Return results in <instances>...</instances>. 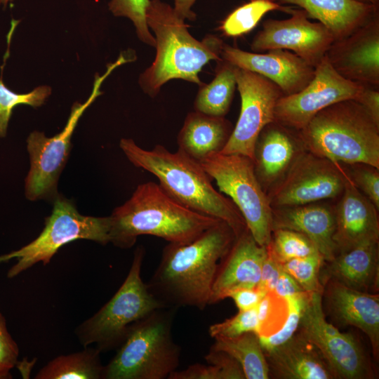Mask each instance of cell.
Instances as JSON below:
<instances>
[{
  "mask_svg": "<svg viewBox=\"0 0 379 379\" xmlns=\"http://www.w3.org/2000/svg\"><path fill=\"white\" fill-rule=\"evenodd\" d=\"M235 239L230 226L220 220L188 243H168L148 288L166 307L204 310L218 264Z\"/></svg>",
  "mask_w": 379,
  "mask_h": 379,
  "instance_id": "obj_1",
  "label": "cell"
},
{
  "mask_svg": "<svg viewBox=\"0 0 379 379\" xmlns=\"http://www.w3.org/2000/svg\"><path fill=\"white\" fill-rule=\"evenodd\" d=\"M119 146L131 163L153 174L164 192L180 204L225 222L236 237L247 229L239 209L215 189L199 161L178 149L171 152L161 145L145 149L131 138H121Z\"/></svg>",
  "mask_w": 379,
  "mask_h": 379,
  "instance_id": "obj_2",
  "label": "cell"
},
{
  "mask_svg": "<svg viewBox=\"0 0 379 379\" xmlns=\"http://www.w3.org/2000/svg\"><path fill=\"white\" fill-rule=\"evenodd\" d=\"M146 20L155 35L156 56L139 77L143 92L154 98L164 84L174 79L203 86L199 73L211 60L222 59L223 41L211 34L197 40L173 8L161 0H149Z\"/></svg>",
  "mask_w": 379,
  "mask_h": 379,
  "instance_id": "obj_3",
  "label": "cell"
},
{
  "mask_svg": "<svg viewBox=\"0 0 379 379\" xmlns=\"http://www.w3.org/2000/svg\"><path fill=\"white\" fill-rule=\"evenodd\" d=\"M110 218V243L121 248L133 246L140 235L186 244L220 220L184 206L152 181L138 185Z\"/></svg>",
  "mask_w": 379,
  "mask_h": 379,
  "instance_id": "obj_4",
  "label": "cell"
},
{
  "mask_svg": "<svg viewBox=\"0 0 379 379\" xmlns=\"http://www.w3.org/2000/svg\"><path fill=\"white\" fill-rule=\"evenodd\" d=\"M296 133L302 147L317 156L379 168V126L354 100L323 109Z\"/></svg>",
  "mask_w": 379,
  "mask_h": 379,
  "instance_id": "obj_5",
  "label": "cell"
},
{
  "mask_svg": "<svg viewBox=\"0 0 379 379\" xmlns=\"http://www.w3.org/2000/svg\"><path fill=\"white\" fill-rule=\"evenodd\" d=\"M176 310L158 309L131 326L102 379H164L177 370L180 347L172 336Z\"/></svg>",
  "mask_w": 379,
  "mask_h": 379,
  "instance_id": "obj_6",
  "label": "cell"
},
{
  "mask_svg": "<svg viewBox=\"0 0 379 379\" xmlns=\"http://www.w3.org/2000/svg\"><path fill=\"white\" fill-rule=\"evenodd\" d=\"M145 254L143 246L136 248L129 272L118 291L96 313L77 327L76 335L84 347L95 344L100 352L118 348L132 324L166 307L141 278Z\"/></svg>",
  "mask_w": 379,
  "mask_h": 379,
  "instance_id": "obj_7",
  "label": "cell"
},
{
  "mask_svg": "<svg viewBox=\"0 0 379 379\" xmlns=\"http://www.w3.org/2000/svg\"><path fill=\"white\" fill-rule=\"evenodd\" d=\"M110 230V216L83 215L70 200L57 195L52 213L46 218L41 234L20 249L0 255V264L17 260L7 272V277L12 279L36 263L46 265L61 247L76 240L106 245L111 241Z\"/></svg>",
  "mask_w": 379,
  "mask_h": 379,
  "instance_id": "obj_8",
  "label": "cell"
},
{
  "mask_svg": "<svg viewBox=\"0 0 379 379\" xmlns=\"http://www.w3.org/2000/svg\"><path fill=\"white\" fill-rule=\"evenodd\" d=\"M219 192L230 197L255 241L267 246L273 230L272 207L258 181L253 161L238 154H212L199 161Z\"/></svg>",
  "mask_w": 379,
  "mask_h": 379,
  "instance_id": "obj_9",
  "label": "cell"
},
{
  "mask_svg": "<svg viewBox=\"0 0 379 379\" xmlns=\"http://www.w3.org/2000/svg\"><path fill=\"white\" fill-rule=\"evenodd\" d=\"M117 60L109 64L105 73L96 74L92 92L83 103L74 102L67 124L62 131L47 138L39 131L32 132L27 140L30 168L25 178V197L30 201L52 199L57 196V184L71 148V139L79 120L86 109L102 94L100 86L107 77L118 66Z\"/></svg>",
  "mask_w": 379,
  "mask_h": 379,
  "instance_id": "obj_10",
  "label": "cell"
},
{
  "mask_svg": "<svg viewBox=\"0 0 379 379\" xmlns=\"http://www.w3.org/2000/svg\"><path fill=\"white\" fill-rule=\"evenodd\" d=\"M297 332L318 350L334 379L374 378L373 366L353 335L326 320L321 292L310 293Z\"/></svg>",
  "mask_w": 379,
  "mask_h": 379,
  "instance_id": "obj_11",
  "label": "cell"
},
{
  "mask_svg": "<svg viewBox=\"0 0 379 379\" xmlns=\"http://www.w3.org/2000/svg\"><path fill=\"white\" fill-rule=\"evenodd\" d=\"M348 178L341 164L304 149L267 194L272 208L308 204L341 195Z\"/></svg>",
  "mask_w": 379,
  "mask_h": 379,
  "instance_id": "obj_12",
  "label": "cell"
},
{
  "mask_svg": "<svg viewBox=\"0 0 379 379\" xmlns=\"http://www.w3.org/2000/svg\"><path fill=\"white\" fill-rule=\"evenodd\" d=\"M363 87L364 84L340 76L325 55L315 67L313 79L303 89L279 98L274 121L298 131L323 109L340 101L355 100Z\"/></svg>",
  "mask_w": 379,
  "mask_h": 379,
  "instance_id": "obj_13",
  "label": "cell"
},
{
  "mask_svg": "<svg viewBox=\"0 0 379 379\" xmlns=\"http://www.w3.org/2000/svg\"><path fill=\"white\" fill-rule=\"evenodd\" d=\"M235 76L241 109L220 153L242 154L253 161L258 138L262 129L274 121L276 104L283 93L275 84L255 72L235 66Z\"/></svg>",
  "mask_w": 379,
  "mask_h": 379,
  "instance_id": "obj_14",
  "label": "cell"
},
{
  "mask_svg": "<svg viewBox=\"0 0 379 379\" xmlns=\"http://www.w3.org/2000/svg\"><path fill=\"white\" fill-rule=\"evenodd\" d=\"M284 20L268 19L255 36L251 48L254 53L274 49L291 51L316 67L335 41L330 30L321 22L309 20L302 9H291Z\"/></svg>",
  "mask_w": 379,
  "mask_h": 379,
  "instance_id": "obj_15",
  "label": "cell"
},
{
  "mask_svg": "<svg viewBox=\"0 0 379 379\" xmlns=\"http://www.w3.org/2000/svg\"><path fill=\"white\" fill-rule=\"evenodd\" d=\"M326 56L343 77L379 88V13L347 36L335 40Z\"/></svg>",
  "mask_w": 379,
  "mask_h": 379,
  "instance_id": "obj_16",
  "label": "cell"
},
{
  "mask_svg": "<svg viewBox=\"0 0 379 379\" xmlns=\"http://www.w3.org/2000/svg\"><path fill=\"white\" fill-rule=\"evenodd\" d=\"M222 59L258 74L275 84L284 95L296 93L313 79L315 67L291 51L274 49L264 53L248 52L224 44Z\"/></svg>",
  "mask_w": 379,
  "mask_h": 379,
  "instance_id": "obj_17",
  "label": "cell"
},
{
  "mask_svg": "<svg viewBox=\"0 0 379 379\" xmlns=\"http://www.w3.org/2000/svg\"><path fill=\"white\" fill-rule=\"evenodd\" d=\"M267 254V247L259 245L248 228L236 237L218 264L209 305L229 298L237 289L257 287Z\"/></svg>",
  "mask_w": 379,
  "mask_h": 379,
  "instance_id": "obj_18",
  "label": "cell"
},
{
  "mask_svg": "<svg viewBox=\"0 0 379 379\" xmlns=\"http://www.w3.org/2000/svg\"><path fill=\"white\" fill-rule=\"evenodd\" d=\"M333 239L339 253L379 241L378 209L355 186L350 174L335 208Z\"/></svg>",
  "mask_w": 379,
  "mask_h": 379,
  "instance_id": "obj_19",
  "label": "cell"
},
{
  "mask_svg": "<svg viewBox=\"0 0 379 379\" xmlns=\"http://www.w3.org/2000/svg\"><path fill=\"white\" fill-rule=\"evenodd\" d=\"M322 297L328 312L343 326H354L368 336L375 360L379 357V295L359 291L329 279Z\"/></svg>",
  "mask_w": 379,
  "mask_h": 379,
  "instance_id": "obj_20",
  "label": "cell"
},
{
  "mask_svg": "<svg viewBox=\"0 0 379 379\" xmlns=\"http://www.w3.org/2000/svg\"><path fill=\"white\" fill-rule=\"evenodd\" d=\"M296 131L276 121L260 132L254 151V169L266 192L278 182L302 150Z\"/></svg>",
  "mask_w": 379,
  "mask_h": 379,
  "instance_id": "obj_21",
  "label": "cell"
},
{
  "mask_svg": "<svg viewBox=\"0 0 379 379\" xmlns=\"http://www.w3.org/2000/svg\"><path fill=\"white\" fill-rule=\"evenodd\" d=\"M335 223V208L324 204L311 203L272 208L273 230L287 229L305 234L325 262L332 260L338 254L333 239Z\"/></svg>",
  "mask_w": 379,
  "mask_h": 379,
  "instance_id": "obj_22",
  "label": "cell"
},
{
  "mask_svg": "<svg viewBox=\"0 0 379 379\" xmlns=\"http://www.w3.org/2000/svg\"><path fill=\"white\" fill-rule=\"evenodd\" d=\"M264 354L269 378L334 379L318 350L298 332Z\"/></svg>",
  "mask_w": 379,
  "mask_h": 379,
  "instance_id": "obj_23",
  "label": "cell"
},
{
  "mask_svg": "<svg viewBox=\"0 0 379 379\" xmlns=\"http://www.w3.org/2000/svg\"><path fill=\"white\" fill-rule=\"evenodd\" d=\"M329 279L357 291L377 293L379 284L378 242L339 253L324 262L320 271L322 285Z\"/></svg>",
  "mask_w": 379,
  "mask_h": 379,
  "instance_id": "obj_24",
  "label": "cell"
},
{
  "mask_svg": "<svg viewBox=\"0 0 379 379\" xmlns=\"http://www.w3.org/2000/svg\"><path fill=\"white\" fill-rule=\"evenodd\" d=\"M298 6L327 27L335 40L351 34L378 13V6L356 0H273Z\"/></svg>",
  "mask_w": 379,
  "mask_h": 379,
  "instance_id": "obj_25",
  "label": "cell"
},
{
  "mask_svg": "<svg viewBox=\"0 0 379 379\" xmlns=\"http://www.w3.org/2000/svg\"><path fill=\"white\" fill-rule=\"evenodd\" d=\"M233 128L225 117L208 115L194 110L187 114L178 134V149L201 161L208 156L222 151Z\"/></svg>",
  "mask_w": 379,
  "mask_h": 379,
  "instance_id": "obj_26",
  "label": "cell"
},
{
  "mask_svg": "<svg viewBox=\"0 0 379 379\" xmlns=\"http://www.w3.org/2000/svg\"><path fill=\"white\" fill-rule=\"evenodd\" d=\"M236 88L235 66L223 59L217 61L213 79L199 87L194 102V110L225 117L230 110Z\"/></svg>",
  "mask_w": 379,
  "mask_h": 379,
  "instance_id": "obj_27",
  "label": "cell"
},
{
  "mask_svg": "<svg viewBox=\"0 0 379 379\" xmlns=\"http://www.w3.org/2000/svg\"><path fill=\"white\" fill-rule=\"evenodd\" d=\"M100 353L96 347H86L79 352L58 356L43 366L34 378L102 379Z\"/></svg>",
  "mask_w": 379,
  "mask_h": 379,
  "instance_id": "obj_28",
  "label": "cell"
},
{
  "mask_svg": "<svg viewBox=\"0 0 379 379\" xmlns=\"http://www.w3.org/2000/svg\"><path fill=\"white\" fill-rule=\"evenodd\" d=\"M211 349L231 355L241 366L246 379H268L269 370L259 336L248 332L234 338H216Z\"/></svg>",
  "mask_w": 379,
  "mask_h": 379,
  "instance_id": "obj_29",
  "label": "cell"
},
{
  "mask_svg": "<svg viewBox=\"0 0 379 379\" xmlns=\"http://www.w3.org/2000/svg\"><path fill=\"white\" fill-rule=\"evenodd\" d=\"M291 9L273 0H251L230 13L219 29L227 36L237 37L253 29L267 13L281 11L289 13Z\"/></svg>",
  "mask_w": 379,
  "mask_h": 379,
  "instance_id": "obj_30",
  "label": "cell"
},
{
  "mask_svg": "<svg viewBox=\"0 0 379 379\" xmlns=\"http://www.w3.org/2000/svg\"><path fill=\"white\" fill-rule=\"evenodd\" d=\"M280 262L319 253L313 242L305 234L287 229H274L266 246Z\"/></svg>",
  "mask_w": 379,
  "mask_h": 379,
  "instance_id": "obj_31",
  "label": "cell"
},
{
  "mask_svg": "<svg viewBox=\"0 0 379 379\" xmlns=\"http://www.w3.org/2000/svg\"><path fill=\"white\" fill-rule=\"evenodd\" d=\"M51 88L47 86L35 88L27 93H18L8 88L0 77V137L6 135L13 109L18 105H26L33 107L42 105L51 95Z\"/></svg>",
  "mask_w": 379,
  "mask_h": 379,
  "instance_id": "obj_32",
  "label": "cell"
},
{
  "mask_svg": "<svg viewBox=\"0 0 379 379\" xmlns=\"http://www.w3.org/2000/svg\"><path fill=\"white\" fill-rule=\"evenodd\" d=\"M324 260L319 253L291 259L280 263L282 270L309 293H323L324 286L320 281V271Z\"/></svg>",
  "mask_w": 379,
  "mask_h": 379,
  "instance_id": "obj_33",
  "label": "cell"
},
{
  "mask_svg": "<svg viewBox=\"0 0 379 379\" xmlns=\"http://www.w3.org/2000/svg\"><path fill=\"white\" fill-rule=\"evenodd\" d=\"M258 336L270 335L284 324L288 314L286 300L274 291L267 292L256 307Z\"/></svg>",
  "mask_w": 379,
  "mask_h": 379,
  "instance_id": "obj_34",
  "label": "cell"
},
{
  "mask_svg": "<svg viewBox=\"0 0 379 379\" xmlns=\"http://www.w3.org/2000/svg\"><path fill=\"white\" fill-rule=\"evenodd\" d=\"M310 295L309 293L303 292L286 299L288 306V314L284 324L278 331L270 335L259 336L263 351L270 350L283 344L297 332Z\"/></svg>",
  "mask_w": 379,
  "mask_h": 379,
  "instance_id": "obj_35",
  "label": "cell"
},
{
  "mask_svg": "<svg viewBox=\"0 0 379 379\" xmlns=\"http://www.w3.org/2000/svg\"><path fill=\"white\" fill-rule=\"evenodd\" d=\"M149 0H111L108 6L112 14L130 19L138 39L145 44L155 47L154 36L150 33L146 20V9Z\"/></svg>",
  "mask_w": 379,
  "mask_h": 379,
  "instance_id": "obj_36",
  "label": "cell"
},
{
  "mask_svg": "<svg viewBox=\"0 0 379 379\" xmlns=\"http://www.w3.org/2000/svg\"><path fill=\"white\" fill-rule=\"evenodd\" d=\"M258 319L256 307L239 311L223 321L212 324L208 333L213 338H234L248 332L258 333Z\"/></svg>",
  "mask_w": 379,
  "mask_h": 379,
  "instance_id": "obj_37",
  "label": "cell"
},
{
  "mask_svg": "<svg viewBox=\"0 0 379 379\" xmlns=\"http://www.w3.org/2000/svg\"><path fill=\"white\" fill-rule=\"evenodd\" d=\"M348 170L355 186L379 210V168L366 164H354Z\"/></svg>",
  "mask_w": 379,
  "mask_h": 379,
  "instance_id": "obj_38",
  "label": "cell"
},
{
  "mask_svg": "<svg viewBox=\"0 0 379 379\" xmlns=\"http://www.w3.org/2000/svg\"><path fill=\"white\" fill-rule=\"evenodd\" d=\"M19 347L10 334L4 316L0 312V379L12 378L11 370L18 364Z\"/></svg>",
  "mask_w": 379,
  "mask_h": 379,
  "instance_id": "obj_39",
  "label": "cell"
},
{
  "mask_svg": "<svg viewBox=\"0 0 379 379\" xmlns=\"http://www.w3.org/2000/svg\"><path fill=\"white\" fill-rule=\"evenodd\" d=\"M205 360L218 369L220 379H246L241 366L225 352L210 349Z\"/></svg>",
  "mask_w": 379,
  "mask_h": 379,
  "instance_id": "obj_40",
  "label": "cell"
},
{
  "mask_svg": "<svg viewBox=\"0 0 379 379\" xmlns=\"http://www.w3.org/2000/svg\"><path fill=\"white\" fill-rule=\"evenodd\" d=\"M267 254L263 262L258 287L265 292L274 291L282 271L280 262L267 248Z\"/></svg>",
  "mask_w": 379,
  "mask_h": 379,
  "instance_id": "obj_41",
  "label": "cell"
},
{
  "mask_svg": "<svg viewBox=\"0 0 379 379\" xmlns=\"http://www.w3.org/2000/svg\"><path fill=\"white\" fill-rule=\"evenodd\" d=\"M267 292L255 288H241L232 291L229 298H232L239 311L255 308Z\"/></svg>",
  "mask_w": 379,
  "mask_h": 379,
  "instance_id": "obj_42",
  "label": "cell"
},
{
  "mask_svg": "<svg viewBox=\"0 0 379 379\" xmlns=\"http://www.w3.org/2000/svg\"><path fill=\"white\" fill-rule=\"evenodd\" d=\"M168 379H220L218 369L208 364H195L182 371H175Z\"/></svg>",
  "mask_w": 379,
  "mask_h": 379,
  "instance_id": "obj_43",
  "label": "cell"
},
{
  "mask_svg": "<svg viewBox=\"0 0 379 379\" xmlns=\"http://www.w3.org/2000/svg\"><path fill=\"white\" fill-rule=\"evenodd\" d=\"M366 110L374 122L379 126V91L378 88L364 84L355 100Z\"/></svg>",
  "mask_w": 379,
  "mask_h": 379,
  "instance_id": "obj_44",
  "label": "cell"
},
{
  "mask_svg": "<svg viewBox=\"0 0 379 379\" xmlns=\"http://www.w3.org/2000/svg\"><path fill=\"white\" fill-rule=\"evenodd\" d=\"M274 292L279 296L286 299L306 291L282 270Z\"/></svg>",
  "mask_w": 379,
  "mask_h": 379,
  "instance_id": "obj_45",
  "label": "cell"
},
{
  "mask_svg": "<svg viewBox=\"0 0 379 379\" xmlns=\"http://www.w3.org/2000/svg\"><path fill=\"white\" fill-rule=\"evenodd\" d=\"M197 0H174L173 9L176 14L185 20L186 19L194 21L196 20V14L192 11V6Z\"/></svg>",
  "mask_w": 379,
  "mask_h": 379,
  "instance_id": "obj_46",
  "label": "cell"
},
{
  "mask_svg": "<svg viewBox=\"0 0 379 379\" xmlns=\"http://www.w3.org/2000/svg\"><path fill=\"white\" fill-rule=\"evenodd\" d=\"M356 1L361 2V3H364V4L374 5V6L379 5V0H356Z\"/></svg>",
  "mask_w": 379,
  "mask_h": 379,
  "instance_id": "obj_47",
  "label": "cell"
},
{
  "mask_svg": "<svg viewBox=\"0 0 379 379\" xmlns=\"http://www.w3.org/2000/svg\"><path fill=\"white\" fill-rule=\"evenodd\" d=\"M13 1V0H0V5L3 6L4 8H6L7 5Z\"/></svg>",
  "mask_w": 379,
  "mask_h": 379,
  "instance_id": "obj_48",
  "label": "cell"
}]
</instances>
